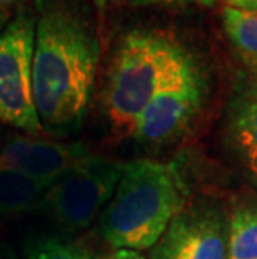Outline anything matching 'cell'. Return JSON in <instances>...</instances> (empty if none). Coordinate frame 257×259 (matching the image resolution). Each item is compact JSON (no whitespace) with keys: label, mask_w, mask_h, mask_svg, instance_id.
Returning <instances> with one entry per match:
<instances>
[{"label":"cell","mask_w":257,"mask_h":259,"mask_svg":"<svg viewBox=\"0 0 257 259\" xmlns=\"http://www.w3.org/2000/svg\"><path fill=\"white\" fill-rule=\"evenodd\" d=\"M99 59V38L74 4L67 0L39 2L32 87L42 129L67 134L80 127Z\"/></svg>","instance_id":"obj_1"},{"label":"cell","mask_w":257,"mask_h":259,"mask_svg":"<svg viewBox=\"0 0 257 259\" xmlns=\"http://www.w3.org/2000/svg\"><path fill=\"white\" fill-rule=\"evenodd\" d=\"M205 80L199 65L157 94L135 119L130 136L140 144H167L192 124L205 99Z\"/></svg>","instance_id":"obj_6"},{"label":"cell","mask_w":257,"mask_h":259,"mask_svg":"<svg viewBox=\"0 0 257 259\" xmlns=\"http://www.w3.org/2000/svg\"><path fill=\"white\" fill-rule=\"evenodd\" d=\"M24 0H0V14H10L12 7H19Z\"/></svg>","instance_id":"obj_18"},{"label":"cell","mask_w":257,"mask_h":259,"mask_svg":"<svg viewBox=\"0 0 257 259\" xmlns=\"http://www.w3.org/2000/svg\"><path fill=\"white\" fill-rule=\"evenodd\" d=\"M127 2L135 7H150V5H182L189 4L190 0H127Z\"/></svg>","instance_id":"obj_14"},{"label":"cell","mask_w":257,"mask_h":259,"mask_svg":"<svg viewBox=\"0 0 257 259\" xmlns=\"http://www.w3.org/2000/svg\"><path fill=\"white\" fill-rule=\"evenodd\" d=\"M27 259H97L79 242L65 238H40L25 247Z\"/></svg>","instance_id":"obj_13"},{"label":"cell","mask_w":257,"mask_h":259,"mask_svg":"<svg viewBox=\"0 0 257 259\" xmlns=\"http://www.w3.org/2000/svg\"><path fill=\"white\" fill-rule=\"evenodd\" d=\"M89 154L90 151L82 142L14 136L0 146V166L54 184Z\"/></svg>","instance_id":"obj_8"},{"label":"cell","mask_w":257,"mask_h":259,"mask_svg":"<svg viewBox=\"0 0 257 259\" xmlns=\"http://www.w3.org/2000/svg\"><path fill=\"white\" fill-rule=\"evenodd\" d=\"M226 7L240 9V10H255L257 12V0H224Z\"/></svg>","instance_id":"obj_15"},{"label":"cell","mask_w":257,"mask_h":259,"mask_svg":"<svg viewBox=\"0 0 257 259\" xmlns=\"http://www.w3.org/2000/svg\"><path fill=\"white\" fill-rule=\"evenodd\" d=\"M189 187L176 162L135 159L122 166L100 214V236L114 249L145 251L187 206Z\"/></svg>","instance_id":"obj_2"},{"label":"cell","mask_w":257,"mask_h":259,"mask_svg":"<svg viewBox=\"0 0 257 259\" xmlns=\"http://www.w3.org/2000/svg\"><path fill=\"white\" fill-rule=\"evenodd\" d=\"M122 166L90 152L50 186L40 209L64 229L89 228L111 201Z\"/></svg>","instance_id":"obj_5"},{"label":"cell","mask_w":257,"mask_h":259,"mask_svg":"<svg viewBox=\"0 0 257 259\" xmlns=\"http://www.w3.org/2000/svg\"><path fill=\"white\" fill-rule=\"evenodd\" d=\"M10 15L12 14H0V32H2L4 27L7 25V22L10 20Z\"/></svg>","instance_id":"obj_19"},{"label":"cell","mask_w":257,"mask_h":259,"mask_svg":"<svg viewBox=\"0 0 257 259\" xmlns=\"http://www.w3.org/2000/svg\"><path fill=\"white\" fill-rule=\"evenodd\" d=\"M229 218L212 202L185 206L150 247L149 259H227Z\"/></svg>","instance_id":"obj_7"},{"label":"cell","mask_w":257,"mask_h":259,"mask_svg":"<svg viewBox=\"0 0 257 259\" xmlns=\"http://www.w3.org/2000/svg\"><path fill=\"white\" fill-rule=\"evenodd\" d=\"M222 25L234 49L257 69V12L232 7L222 9Z\"/></svg>","instance_id":"obj_12"},{"label":"cell","mask_w":257,"mask_h":259,"mask_svg":"<svg viewBox=\"0 0 257 259\" xmlns=\"http://www.w3.org/2000/svg\"><path fill=\"white\" fill-rule=\"evenodd\" d=\"M227 132L245 156L257 151V69L237 80L227 104Z\"/></svg>","instance_id":"obj_9"},{"label":"cell","mask_w":257,"mask_h":259,"mask_svg":"<svg viewBox=\"0 0 257 259\" xmlns=\"http://www.w3.org/2000/svg\"><path fill=\"white\" fill-rule=\"evenodd\" d=\"M227 259H257V202H244L229 216Z\"/></svg>","instance_id":"obj_11"},{"label":"cell","mask_w":257,"mask_h":259,"mask_svg":"<svg viewBox=\"0 0 257 259\" xmlns=\"http://www.w3.org/2000/svg\"><path fill=\"white\" fill-rule=\"evenodd\" d=\"M245 159H247V167L250 170V174H252V179L257 183V151L247 154Z\"/></svg>","instance_id":"obj_17"},{"label":"cell","mask_w":257,"mask_h":259,"mask_svg":"<svg viewBox=\"0 0 257 259\" xmlns=\"http://www.w3.org/2000/svg\"><path fill=\"white\" fill-rule=\"evenodd\" d=\"M106 259H149L144 254H140L139 251H130V249H116L111 256Z\"/></svg>","instance_id":"obj_16"},{"label":"cell","mask_w":257,"mask_h":259,"mask_svg":"<svg viewBox=\"0 0 257 259\" xmlns=\"http://www.w3.org/2000/svg\"><path fill=\"white\" fill-rule=\"evenodd\" d=\"M194 65L195 59L171 35L154 30L127 34L112 59L104 89L111 124L129 132L147 104Z\"/></svg>","instance_id":"obj_3"},{"label":"cell","mask_w":257,"mask_h":259,"mask_svg":"<svg viewBox=\"0 0 257 259\" xmlns=\"http://www.w3.org/2000/svg\"><path fill=\"white\" fill-rule=\"evenodd\" d=\"M200 5H204V7H214V5L219 2V0H197Z\"/></svg>","instance_id":"obj_20"},{"label":"cell","mask_w":257,"mask_h":259,"mask_svg":"<svg viewBox=\"0 0 257 259\" xmlns=\"http://www.w3.org/2000/svg\"><path fill=\"white\" fill-rule=\"evenodd\" d=\"M52 183L34 179L19 170L0 166V216L40 209Z\"/></svg>","instance_id":"obj_10"},{"label":"cell","mask_w":257,"mask_h":259,"mask_svg":"<svg viewBox=\"0 0 257 259\" xmlns=\"http://www.w3.org/2000/svg\"><path fill=\"white\" fill-rule=\"evenodd\" d=\"M34 42L35 14L20 4L0 32V122L27 134L42 132L32 87Z\"/></svg>","instance_id":"obj_4"}]
</instances>
